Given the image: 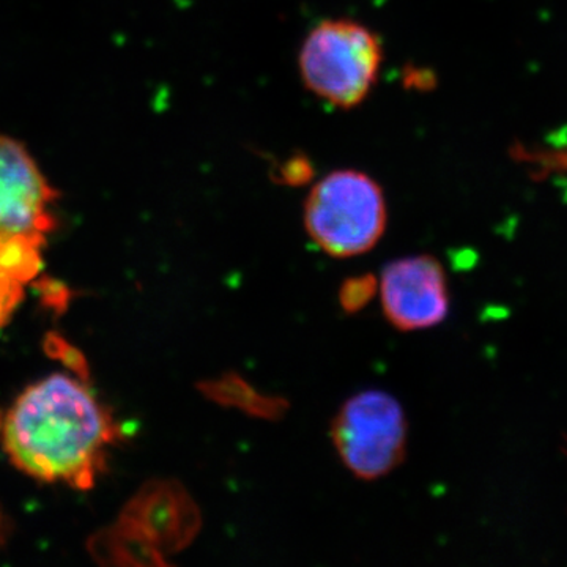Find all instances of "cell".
Listing matches in <instances>:
<instances>
[{
    "mask_svg": "<svg viewBox=\"0 0 567 567\" xmlns=\"http://www.w3.org/2000/svg\"><path fill=\"white\" fill-rule=\"evenodd\" d=\"M122 436L110 410L80 380L52 374L17 399L2 423L7 456L43 483L87 491Z\"/></svg>",
    "mask_w": 567,
    "mask_h": 567,
    "instance_id": "cell-1",
    "label": "cell"
},
{
    "mask_svg": "<svg viewBox=\"0 0 567 567\" xmlns=\"http://www.w3.org/2000/svg\"><path fill=\"white\" fill-rule=\"evenodd\" d=\"M382 65L380 37L349 18L320 21L298 52L305 87L338 110L350 111L364 103L379 82Z\"/></svg>",
    "mask_w": 567,
    "mask_h": 567,
    "instance_id": "cell-2",
    "label": "cell"
},
{
    "mask_svg": "<svg viewBox=\"0 0 567 567\" xmlns=\"http://www.w3.org/2000/svg\"><path fill=\"white\" fill-rule=\"evenodd\" d=\"M303 219L309 238L328 256H361L385 234V193L363 171H333L312 186L306 197Z\"/></svg>",
    "mask_w": 567,
    "mask_h": 567,
    "instance_id": "cell-3",
    "label": "cell"
},
{
    "mask_svg": "<svg viewBox=\"0 0 567 567\" xmlns=\"http://www.w3.org/2000/svg\"><path fill=\"white\" fill-rule=\"evenodd\" d=\"M203 513L177 481H152L126 506L112 551L126 565H166V557L192 546Z\"/></svg>",
    "mask_w": 567,
    "mask_h": 567,
    "instance_id": "cell-4",
    "label": "cell"
},
{
    "mask_svg": "<svg viewBox=\"0 0 567 567\" xmlns=\"http://www.w3.org/2000/svg\"><path fill=\"white\" fill-rule=\"evenodd\" d=\"M331 440L342 464L354 476L374 481L404 462V409L383 391H363L339 410L331 423Z\"/></svg>",
    "mask_w": 567,
    "mask_h": 567,
    "instance_id": "cell-5",
    "label": "cell"
},
{
    "mask_svg": "<svg viewBox=\"0 0 567 567\" xmlns=\"http://www.w3.org/2000/svg\"><path fill=\"white\" fill-rule=\"evenodd\" d=\"M388 322L401 331L436 327L450 312V292L442 264L429 254L388 264L379 279Z\"/></svg>",
    "mask_w": 567,
    "mask_h": 567,
    "instance_id": "cell-6",
    "label": "cell"
},
{
    "mask_svg": "<svg viewBox=\"0 0 567 567\" xmlns=\"http://www.w3.org/2000/svg\"><path fill=\"white\" fill-rule=\"evenodd\" d=\"M55 196L24 145L0 134V233L47 235Z\"/></svg>",
    "mask_w": 567,
    "mask_h": 567,
    "instance_id": "cell-7",
    "label": "cell"
},
{
    "mask_svg": "<svg viewBox=\"0 0 567 567\" xmlns=\"http://www.w3.org/2000/svg\"><path fill=\"white\" fill-rule=\"evenodd\" d=\"M197 390L213 404L234 409L262 421H279L287 415L290 402L281 395L264 394L237 372H224L197 383Z\"/></svg>",
    "mask_w": 567,
    "mask_h": 567,
    "instance_id": "cell-8",
    "label": "cell"
},
{
    "mask_svg": "<svg viewBox=\"0 0 567 567\" xmlns=\"http://www.w3.org/2000/svg\"><path fill=\"white\" fill-rule=\"evenodd\" d=\"M377 293H379V279L375 275L352 276L346 279L339 289V305L347 315H357L374 300Z\"/></svg>",
    "mask_w": 567,
    "mask_h": 567,
    "instance_id": "cell-9",
    "label": "cell"
},
{
    "mask_svg": "<svg viewBox=\"0 0 567 567\" xmlns=\"http://www.w3.org/2000/svg\"><path fill=\"white\" fill-rule=\"evenodd\" d=\"M316 169L311 159L305 153H293L287 156L284 162L275 166L271 178L278 185L292 186V188H300V186L308 185L315 178Z\"/></svg>",
    "mask_w": 567,
    "mask_h": 567,
    "instance_id": "cell-10",
    "label": "cell"
},
{
    "mask_svg": "<svg viewBox=\"0 0 567 567\" xmlns=\"http://www.w3.org/2000/svg\"><path fill=\"white\" fill-rule=\"evenodd\" d=\"M25 284L28 282L9 271H0V327L9 322L14 309L20 306L24 298Z\"/></svg>",
    "mask_w": 567,
    "mask_h": 567,
    "instance_id": "cell-11",
    "label": "cell"
},
{
    "mask_svg": "<svg viewBox=\"0 0 567 567\" xmlns=\"http://www.w3.org/2000/svg\"><path fill=\"white\" fill-rule=\"evenodd\" d=\"M0 528H2V520H0Z\"/></svg>",
    "mask_w": 567,
    "mask_h": 567,
    "instance_id": "cell-12",
    "label": "cell"
}]
</instances>
